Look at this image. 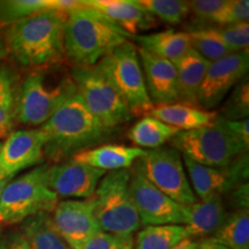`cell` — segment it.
<instances>
[{
  "label": "cell",
  "instance_id": "1",
  "mask_svg": "<svg viewBox=\"0 0 249 249\" xmlns=\"http://www.w3.org/2000/svg\"><path fill=\"white\" fill-rule=\"evenodd\" d=\"M67 14L45 11L12 22L5 34L6 48L26 67L53 66L65 57Z\"/></svg>",
  "mask_w": 249,
  "mask_h": 249
},
{
  "label": "cell",
  "instance_id": "2",
  "mask_svg": "<svg viewBox=\"0 0 249 249\" xmlns=\"http://www.w3.org/2000/svg\"><path fill=\"white\" fill-rule=\"evenodd\" d=\"M39 129L46 139L44 155L55 164L90 149L111 132L89 111L77 92Z\"/></svg>",
  "mask_w": 249,
  "mask_h": 249
},
{
  "label": "cell",
  "instance_id": "3",
  "mask_svg": "<svg viewBox=\"0 0 249 249\" xmlns=\"http://www.w3.org/2000/svg\"><path fill=\"white\" fill-rule=\"evenodd\" d=\"M65 57L74 67H91L130 36L93 9L81 6L67 12Z\"/></svg>",
  "mask_w": 249,
  "mask_h": 249
},
{
  "label": "cell",
  "instance_id": "4",
  "mask_svg": "<svg viewBox=\"0 0 249 249\" xmlns=\"http://www.w3.org/2000/svg\"><path fill=\"white\" fill-rule=\"evenodd\" d=\"M76 92L71 73L34 71L15 95V120L28 126H42Z\"/></svg>",
  "mask_w": 249,
  "mask_h": 249
},
{
  "label": "cell",
  "instance_id": "5",
  "mask_svg": "<svg viewBox=\"0 0 249 249\" xmlns=\"http://www.w3.org/2000/svg\"><path fill=\"white\" fill-rule=\"evenodd\" d=\"M130 177L129 170L111 171L103 177L92 196L101 230L120 239H133L142 226L130 195Z\"/></svg>",
  "mask_w": 249,
  "mask_h": 249
},
{
  "label": "cell",
  "instance_id": "6",
  "mask_svg": "<svg viewBox=\"0 0 249 249\" xmlns=\"http://www.w3.org/2000/svg\"><path fill=\"white\" fill-rule=\"evenodd\" d=\"M48 169L49 165H40L6 185L0 196V226L54 210L59 197L49 187Z\"/></svg>",
  "mask_w": 249,
  "mask_h": 249
},
{
  "label": "cell",
  "instance_id": "7",
  "mask_svg": "<svg viewBox=\"0 0 249 249\" xmlns=\"http://www.w3.org/2000/svg\"><path fill=\"white\" fill-rule=\"evenodd\" d=\"M171 142L182 156L216 169H226L235 157L247 152L219 116L208 126L178 133Z\"/></svg>",
  "mask_w": 249,
  "mask_h": 249
},
{
  "label": "cell",
  "instance_id": "8",
  "mask_svg": "<svg viewBox=\"0 0 249 249\" xmlns=\"http://www.w3.org/2000/svg\"><path fill=\"white\" fill-rule=\"evenodd\" d=\"M96 66L126 102L133 117L148 114L154 105L149 98L138 48L124 43L105 55Z\"/></svg>",
  "mask_w": 249,
  "mask_h": 249
},
{
  "label": "cell",
  "instance_id": "9",
  "mask_svg": "<svg viewBox=\"0 0 249 249\" xmlns=\"http://www.w3.org/2000/svg\"><path fill=\"white\" fill-rule=\"evenodd\" d=\"M77 93L89 111L108 129L133 118L126 102L98 67H74L71 71Z\"/></svg>",
  "mask_w": 249,
  "mask_h": 249
},
{
  "label": "cell",
  "instance_id": "10",
  "mask_svg": "<svg viewBox=\"0 0 249 249\" xmlns=\"http://www.w3.org/2000/svg\"><path fill=\"white\" fill-rule=\"evenodd\" d=\"M138 171L177 203L191 205L197 201L187 177L181 154L173 147L145 151L138 161Z\"/></svg>",
  "mask_w": 249,
  "mask_h": 249
},
{
  "label": "cell",
  "instance_id": "11",
  "mask_svg": "<svg viewBox=\"0 0 249 249\" xmlns=\"http://www.w3.org/2000/svg\"><path fill=\"white\" fill-rule=\"evenodd\" d=\"M129 191L141 225H186L187 205L171 200L138 170L130 177Z\"/></svg>",
  "mask_w": 249,
  "mask_h": 249
},
{
  "label": "cell",
  "instance_id": "12",
  "mask_svg": "<svg viewBox=\"0 0 249 249\" xmlns=\"http://www.w3.org/2000/svg\"><path fill=\"white\" fill-rule=\"evenodd\" d=\"M249 52H234L210 62L198 91L197 107L211 111L247 76Z\"/></svg>",
  "mask_w": 249,
  "mask_h": 249
},
{
  "label": "cell",
  "instance_id": "13",
  "mask_svg": "<svg viewBox=\"0 0 249 249\" xmlns=\"http://www.w3.org/2000/svg\"><path fill=\"white\" fill-rule=\"evenodd\" d=\"M51 219L59 235L71 249H81L87 240L101 231L95 216L92 197L58 202Z\"/></svg>",
  "mask_w": 249,
  "mask_h": 249
},
{
  "label": "cell",
  "instance_id": "14",
  "mask_svg": "<svg viewBox=\"0 0 249 249\" xmlns=\"http://www.w3.org/2000/svg\"><path fill=\"white\" fill-rule=\"evenodd\" d=\"M107 173L71 158L49 166L48 183L58 197L88 200L95 194L99 181Z\"/></svg>",
  "mask_w": 249,
  "mask_h": 249
},
{
  "label": "cell",
  "instance_id": "15",
  "mask_svg": "<svg viewBox=\"0 0 249 249\" xmlns=\"http://www.w3.org/2000/svg\"><path fill=\"white\" fill-rule=\"evenodd\" d=\"M45 143L39 128L12 132L0 145V170L14 178L21 171L35 166L44 156Z\"/></svg>",
  "mask_w": 249,
  "mask_h": 249
},
{
  "label": "cell",
  "instance_id": "16",
  "mask_svg": "<svg viewBox=\"0 0 249 249\" xmlns=\"http://www.w3.org/2000/svg\"><path fill=\"white\" fill-rule=\"evenodd\" d=\"M149 98L154 107L179 103L176 65L138 48Z\"/></svg>",
  "mask_w": 249,
  "mask_h": 249
},
{
  "label": "cell",
  "instance_id": "17",
  "mask_svg": "<svg viewBox=\"0 0 249 249\" xmlns=\"http://www.w3.org/2000/svg\"><path fill=\"white\" fill-rule=\"evenodd\" d=\"M82 5L107 18L130 37H135L139 31L150 29L156 23V18L136 0H83Z\"/></svg>",
  "mask_w": 249,
  "mask_h": 249
},
{
  "label": "cell",
  "instance_id": "18",
  "mask_svg": "<svg viewBox=\"0 0 249 249\" xmlns=\"http://www.w3.org/2000/svg\"><path fill=\"white\" fill-rule=\"evenodd\" d=\"M144 149L123 144H104L77 152L73 160L95 169L105 171L128 170V167L145 155Z\"/></svg>",
  "mask_w": 249,
  "mask_h": 249
},
{
  "label": "cell",
  "instance_id": "19",
  "mask_svg": "<svg viewBox=\"0 0 249 249\" xmlns=\"http://www.w3.org/2000/svg\"><path fill=\"white\" fill-rule=\"evenodd\" d=\"M181 157L187 177L196 198L204 200L211 195L225 194L233 188L236 182L230 171L204 166L186 156L181 155Z\"/></svg>",
  "mask_w": 249,
  "mask_h": 249
},
{
  "label": "cell",
  "instance_id": "20",
  "mask_svg": "<svg viewBox=\"0 0 249 249\" xmlns=\"http://www.w3.org/2000/svg\"><path fill=\"white\" fill-rule=\"evenodd\" d=\"M226 218L222 195H211L187 205L186 231L188 236H204L214 233Z\"/></svg>",
  "mask_w": 249,
  "mask_h": 249
},
{
  "label": "cell",
  "instance_id": "21",
  "mask_svg": "<svg viewBox=\"0 0 249 249\" xmlns=\"http://www.w3.org/2000/svg\"><path fill=\"white\" fill-rule=\"evenodd\" d=\"M210 62L191 49L177 61V81H178L179 103L197 107V96Z\"/></svg>",
  "mask_w": 249,
  "mask_h": 249
},
{
  "label": "cell",
  "instance_id": "22",
  "mask_svg": "<svg viewBox=\"0 0 249 249\" xmlns=\"http://www.w3.org/2000/svg\"><path fill=\"white\" fill-rule=\"evenodd\" d=\"M147 116H150L161 123L179 129L180 132L204 127L213 123L218 117L214 111H207L198 107L174 103L171 105L154 107Z\"/></svg>",
  "mask_w": 249,
  "mask_h": 249
},
{
  "label": "cell",
  "instance_id": "23",
  "mask_svg": "<svg viewBox=\"0 0 249 249\" xmlns=\"http://www.w3.org/2000/svg\"><path fill=\"white\" fill-rule=\"evenodd\" d=\"M135 39L141 49L173 64L179 61L192 49L191 34L185 31L165 30L136 35Z\"/></svg>",
  "mask_w": 249,
  "mask_h": 249
},
{
  "label": "cell",
  "instance_id": "24",
  "mask_svg": "<svg viewBox=\"0 0 249 249\" xmlns=\"http://www.w3.org/2000/svg\"><path fill=\"white\" fill-rule=\"evenodd\" d=\"M22 223L21 234L30 249H71L54 229L50 213H39Z\"/></svg>",
  "mask_w": 249,
  "mask_h": 249
},
{
  "label": "cell",
  "instance_id": "25",
  "mask_svg": "<svg viewBox=\"0 0 249 249\" xmlns=\"http://www.w3.org/2000/svg\"><path fill=\"white\" fill-rule=\"evenodd\" d=\"M178 133H180L179 129L147 116L129 129L128 139L134 144L139 145V148L157 149L164 143L171 141Z\"/></svg>",
  "mask_w": 249,
  "mask_h": 249
},
{
  "label": "cell",
  "instance_id": "26",
  "mask_svg": "<svg viewBox=\"0 0 249 249\" xmlns=\"http://www.w3.org/2000/svg\"><path fill=\"white\" fill-rule=\"evenodd\" d=\"M213 239L229 249H249L248 208H242L226 217L213 233Z\"/></svg>",
  "mask_w": 249,
  "mask_h": 249
},
{
  "label": "cell",
  "instance_id": "27",
  "mask_svg": "<svg viewBox=\"0 0 249 249\" xmlns=\"http://www.w3.org/2000/svg\"><path fill=\"white\" fill-rule=\"evenodd\" d=\"M189 238L183 225L145 226L135 239V249H172Z\"/></svg>",
  "mask_w": 249,
  "mask_h": 249
},
{
  "label": "cell",
  "instance_id": "28",
  "mask_svg": "<svg viewBox=\"0 0 249 249\" xmlns=\"http://www.w3.org/2000/svg\"><path fill=\"white\" fill-rule=\"evenodd\" d=\"M14 75L8 67L0 68V139L8 136L15 120Z\"/></svg>",
  "mask_w": 249,
  "mask_h": 249
},
{
  "label": "cell",
  "instance_id": "29",
  "mask_svg": "<svg viewBox=\"0 0 249 249\" xmlns=\"http://www.w3.org/2000/svg\"><path fill=\"white\" fill-rule=\"evenodd\" d=\"M154 18H160L164 22L180 24L189 15L188 1L181 0H136Z\"/></svg>",
  "mask_w": 249,
  "mask_h": 249
},
{
  "label": "cell",
  "instance_id": "30",
  "mask_svg": "<svg viewBox=\"0 0 249 249\" xmlns=\"http://www.w3.org/2000/svg\"><path fill=\"white\" fill-rule=\"evenodd\" d=\"M192 49L209 62L219 60L226 55L234 53L218 37L211 33L209 28L191 31Z\"/></svg>",
  "mask_w": 249,
  "mask_h": 249
},
{
  "label": "cell",
  "instance_id": "31",
  "mask_svg": "<svg viewBox=\"0 0 249 249\" xmlns=\"http://www.w3.org/2000/svg\"><path fill=\"white\" fill-rule=\"evenodd\" d=\"M45 11H58L57 0H12L2 4L1 17L5 21L15 22ZM59 12V11H58Z\"/></svg>",
  "mask_w": 249,
  "mask_h": 249
},
{
  "label": "cell",
  "instance_id": "32",
  "mask_svg": "<svg viewBox=\"0 0 249 249\" xmlns=\"http://www.w3.org/2000/svg\"><path fill=\"white\" fill-rule=\"evenodd\" d=\"M229 98L222 108L220 118L225 120L248 119L249 114V85L248 79L245 77L231 90Z\"/></svg>",
  "mask_w": 249,
  "mask_h": 249
},
{
  "label": "cell",
  "instance_id": "33",
  "mask_svg": "<svg viewBox=\"0 0 249 249\" xmlns=\"http://www.w3.org/2000/svg\"><path fill=\"white\" fill-rule=\"evenodd\" d=\"M211 33L218 37L232 52H248L249 23L242 22L209 28Z\"/></svg>",
  "mask_w": 249,
  "mask_h": 249
},
{
  "label": "cell",
  "instance_id": "34",
  "mask_svg": "<svg viewBox=\"0 0 249 249\" xmlns=\"http://www.w3.org/2000/svg\"><path fill=\"white\" fill-rule=\"evenodd\" d=\"M249 1L248 0H225V4L214 15L213 22L219 26L248 22Z\"/></svg>",
  "mask_w": 249,
  "mask_h": 249
},
{
  "label": "cell",
  "instance_id": "35",
  "mask_svg": "<svg viewBox=\"0 0 249 249\" xmlns=\"http://www.w3.org/2000/svg\"><path fill=\"white\" fill-rule=\"evenodd\" d=\"M130 246H134L133 239H120L101 230L87 240L81 249H127Z\"/></svg>",
  "mask_w": 249,
  "mask_h": 249
},
{
  "label": "cell",
  "instance_id": "36",
  "mask_svg": "<svg viewBox=\"0 0 249 249\" xmlns=\"http://www.w3.org/2000/svg\"><path fill=\"white\" fill-rule=\"evenodd\" d=\"M225 4V0H195L188 1L189 14H193L197 20L210 21Z\"/></svg>",
  "mask_w": 249,
  "mask_h": 249
},
{
  "label": "cell",
  "instance_id": "37",
  "mask_svg": "<svg viewBox=\"0 0 249 249\" xmlns=\"http://www.w3.org/2000/svg\"><path fill=\"white\" fill-rule=\"evenodd\" d=\"M225 120V119H224ZM225 124L230 132L234 136L236 141L241 144V147L248 151L249 147V121L248 119L244 120H225Z\"/></svg>",
  "mask_w": 249,
  "mask_h": 249
},
{
  "label": "cell",
  "instance_id": "38",
  "mask_svg": "<svg viewBox=\"0 0 249 249\" xmlns=\"http://www.w3.org/2000/svg\"><path fill=\"white\" fill-rule=\"evenodd\" d=\"M0 249H30L22 234H13L0 241Z\"/></svg>",
  "mask_w": 249,
  "mask_h": 249
},
{
  "label": "cell",
  "instance_id": "39",
  "mask_svg": "<svg viewBox=\"0 0 249 249\" xmlns=\"http://www.w3.org/2000/svg\"><path fill=\"white\" fill-rule=\"evenodd\" d=\"M198 245V248L200 249H229L225 246H223L219 242L214 241L213 238H207L204 240H202Z\"/></svg>",
  "mask_w": 249,
  "mask_h": 249
},
{
  "label": "cell",
  "instance_id": "40",
  "mask_svg": "<svg viewBox=\"0 0 249 249\" xmlns=\"http://www.w3.org/2000/svg\"><path fill=\"white\" fill-rule=\"evenodd\" d=\"M197 248H198L197 242L192 240L191 238H187L181 242H179L177 246H174L172 249H197Z\"/></svg>",
  "mask_w": 249,
  "mask_h": 249
},
{
  "label": "cell",
  "instance_id": "41",
  "mask_svg": "<svg viewBox=\"0 0 249 249\" xmlns=\"http://www.w3.org/2000/svg\"><path fill=\"white\" fill-rule=\"evenodd\" d=\"M12 179H13L12 177L7 176V174H6L5 172H2V171L0 170V196H1L2 191L5 189L6 185H7V183L11 181Z\"/></svg>",
  "mask_w": 249,
  "mask_h": 249
},
{
  "label": "cell",
  "instance_id": "42",
  "mask_svg": "<svg viewBox=\"0 0 249 249\" xmlns=\"http://www.w3.org/2000/svg\"><path fill=\"white\" fill-rule=\"evenodd\" d=\"M127 249H134V247H133V246H130V247H128Z\"/></svg>",
  "mask_w": 249,
  "mask_h": 249
},
{
  "label": "cell",
  "instance_id": "43",
  "mask_svg": "<svg viewBox=\"0 0 249 249\" xmlns=\"http://www.w3.org/2000/svg\"><path fill=\"white\" fill-rule=\"evenodd\" d=\"M1 227H2V226H0V233H1Z\"/></svg>",
  "mask_w": 249,
  "mask_h": 249
},
{
  "label": "cell",
  "instance_id": "44",
  "mask_svg": "<svg viewBox=\"0 0 249 249\" xmlns=\"http://www.w3.org/2000/svg\"><path fill=\"white\" fill-rule=\"evenodd\" d=\"M0 145H1V143H0Z\"/></svg>",
  "mask_w": 249,
  "mask_h": 249
},
{
  "label": "cell",
  "instance_id": "45",
  "mask_svg": "<svg viewBox=\"0 0 249 249\" xmlns=\"http://www.w3.org/2000/svg\"><path fill=\"white\" fill-rule=\"evenodd\" d=\"M197 249H200V248H197Z\"/></svg>",
  "mask_w": 249,
  "mask_h": 249
}]
</instances>
